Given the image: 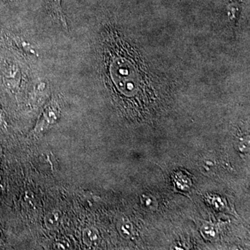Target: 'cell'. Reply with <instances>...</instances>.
Returning a JSON list of instances; mask_svg holds the SVG:
<instances>
[{
    "label": "cell",
    "instance_id": "cell-1",
    "mask_svg": "<svg viewBox=\"0 0 250 250\" xmlns=\"http://www.w3.org/2000/svg\"><path fill=\"white\" fill-rule=\"evenodd\" d=\"M59 116V108L57 105L50 104L49 106H47V108H45V111L41 117V119L38 123L34 131L37 134H40L45 131L49 126H52L57 121Z\"/></svg>",
    "mask_w": 250,
    "mask_h": 250
},
{
    "label": "cell",
    "instance_id": "cell-2",
    "mask_svg": "<svg viewBox=\"0 0 250 250\" xmlns=\"http://www.w3.org/2000/svg\"><path fill=\"white\" fill-rule=\"evenodd\" d=\"M47 7L52 17L57 19L62 24V27L67 30L66 21L61 6V0H47Z\"/></svg>",
    "mask_w": 250,
    "mask_h": 250
},
{
    "label": "cell",
    "instance_id": "cell-3",
    "mask_svg": "<svg viewBox=\"0 0 250 250\" xmlns=\"http://www.w3.org/2000/svg\"><path fill=\"white\" fill-rule=\"evenodd\" d=\"M62 220V213L59 210H51L46 214L45 224L46 228L49 230L56 229L59 228Z\"/></svg>",
    "mask_w": 250,
    "mask_h": 250
},
{
    "label": "cell",
    "instance_id": "cell-4",
    "mask_svg": "<svg viewBox=\"0 0 250 250\" xmlns=\"http://www.w3.org/2000/svg\"><path fill=\"white\" fill-rule=\"evenodd\" d=\"M83 239L87 246H96L100 239L98 230L93 228L85 229L83 232Z\"/></svg>",
    "mask_w": 250,
    "mask_h": 250
},
{
    "label": "cell",
    "instance_id": "cell-5",
    "mask_svg": "<svg viewBox=\"0 0 250 250\" xmlns=\"http://www.w3.org/2000/svg\"><path fill=\"white\" fill-rule=\"evenodd\" d=\"M119 229L122 234L125 237L129 236L131 233V227L129 224L125 222L120 224Z\"/></svg>",
    "mask_w": 250,
    "mask_h": 250
},
{
    "label": "cell",
    "instance_id": "cell-6",
    "mask_svg": "<svg viewBox=\"0 0 250 250\" xmlns=\"http://www.w3.org/2000/svg\"><path fill=\"white\" fill-rule=\"evenodd\" d=\"M70 246L67 244V242L59 241L56 243V248L57 249H67Z\"/></svg>",
    "mask_w": 250,
    "mask_h": 250
},
{
    "label": "cell",
    "instance_id": "cell-7",
    "mask_svg": "<svg viewBox=\"0 0 250 250\" xmlns=\"http://www.w3.org/2000/svg\"><path fill=\"white\" fill-rule=\"evenodd\" d=\"M0 118H1V114H0Z\"/></svg>",
    "mask_w": 250,
    "mask_h": 250
}]
</instances>
